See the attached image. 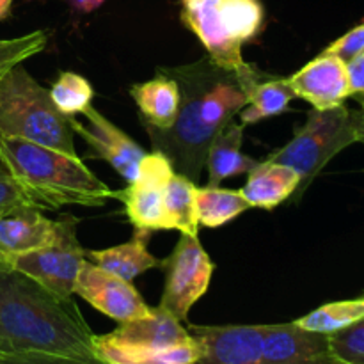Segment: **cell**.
Returning <instances> with one entry per match:
<instances>
[{
  "label": "cell",
  "instance_id": "4316f807",
  "mask_svg": "<svg viewBox=\"0 0 364 364\" xmlns=\"http://www.w3.org/2000/svg\"><path fill=\"white\" fill-rule=\"evenodd\" d=\"M92 96L95 92H92L91 84L84 77L71 71L60 73L50 89V98L53 105L68 117H75L91 107Z\"/></svg>",
  "mask_w": 364,
  "mask_h": 364
},
{
  "label": "cell",
  "instance_id": "9a60e30c",
  "mask_svg": "<svg viewBox=\"0 0 364 364\" xmlns=\"http://www.w3.org/2000/svg\"><path fill=\"white\" fill-rule=\"evenodd\" d=\"M92 348L102 364H194L203 355V343L196 336L173 347H128L103 334L92 338Z\"/></svg>",
  "mask_w": 364,
  "mask_h": 364
},
{
  "label": "cell",
  "instance_id": "d590c367",
  "mask_svg": "<svg viewBox=\"0 0 364 364\" xmlns=\"http://www.w3.org/2000/svg\"><path fill=\"white\" fill-rule=\"evenodd\" d=\"M9 269H13V258H11V256L4 251L2 245H0V270H9Z\"/></svg>",
  "mask_w": 364,
  "mask_h": 364
},
{
  "label": "cell",
  "instance_id": "7c38bea8",
  "mask_svg": "<svg viewBox=\"0 0 364 364\" xmlns=\"http://www.w3.org/2000/svg\"><path fill=\"white\" fill-rule=\"evenodd\" d=\"M262 364H340L329 347V336L291 323L262 326Z\"/></svg>",
  "mask_w": 364,
  "mask_h": 364
},
{
  "label": "cell",
  "instance_id": "ffe728a7",
  "mask_svg": "<svg viewBox=\"0 0 364 364\" xmlns=\"http://www.w3.org/2000/svg\"><path fill=\"white\" fill-rule=\"evenodd\" d=\"M242 141H244V127L231 119L213 139L206 151L205 167L208 169L206 187H220L226 178L247 174L258 166V160L242 153Z\"/></svg>",
  "mask_w": 364,
  "mask_h": 364
},
{
  "label": "cell",
  "instance_id": "603a6c76",
  "mask_svg": "<svg viewBox=\"0 0 364 364\" xmlns=\"http://www.w3.org/2000/svg\"><path fill=\"white\" fill-rule=\"evenodd\" d=\"M251 208L240 191L196 187V213L199 226L220 228Z\"/></svg>",
  "mask_w": 364,
  "mask_h": 364
},
{
  "label": "cell",
  "instance_id": "7a4b0ae2",
  "mask_svg": "<svg viewBox=\"0 0 364 364\" xmlns=\"http://www.w3.org/2000/svg\"><path fill=\"white\" fill-rule=\"evenodd\" d=\"M92 338L73 299H60L16 269L0 270V352H43L96 359Z\"/></svg>",
  "mask_w": 364,
  "mask_h": 364
},
{
  "label": "cell",
  "instance_id": "5b68a950",
  "mask_svg": "<svg viewBox=\"0 0 364 364\" xmlns=\"http://www.w3.org/2000/svg\"><path fill=\"white\" fill-rule=\"evenodd\" d=\"M358 142L352 110L340 105L329 110H309L306 123L288 144L267 156L269 162L284 164L301 176V185L291 201H299L323 167L340 151Z\"/></svg>",
  "mask_w": 364,
  "mask_h": 364
},
{
  "label": "cell",
  "instance_id": "d6986e66",
  "mask_svg": "<svg viewBox=\"0 0 364 364\" xmlns=\"http://www.w3.org/2000/svg\"><path fill=\"white\" fill-rule=\"evenodd\" d=\"M151 233L153 231L149 230L135 228L130 242H127V244L100 249V251H85V256L107 272L132 283L135 277L144 274L146 270L160 269V259H156L148 251Z\"/></svg>",
  "mask_w": 364,
  "mask_h": 364
},
{
  "label": "cell",
  "instance_id": "ba28073f",
  "mask_svg": "<svg viewBox=\"0 0 364 364\" xmlns=\"http://www.w3.org/2000/svg\"><path fill=\"white\" fill-rule=\"evenodd\" d=\"M174 173L176 171L169 159L153 149L142 159L135 180L124 191H116V199L123 201L124 213L134 228L149 231L169 230L164 199L167 183Z\"/></svg>",
  "mask_w": 364,
  "mask_h": 364
},
{
  "label": "cell",
  "instance_id": "8d00e7d4",
  "mask_svg": "<svg viewBox=\"0 0 364 364\" xmlns=\"http://www.w3.org/2000/svg\"><path fill=\"white\" fill-rule=\"evenodd\" d=\"M11 6H13V0H0V20H4L9 14Z\"/></svg>",
  "mask_w": 364,
  "mask_h": 364
},
{
  "label": "cell",
  "instance_id": "d4e9b609",
  "mask_svg": "<svg viewBox=\"0 0 364 364\" xmlns=\"http://www.w3.org/2000/svg\"><path fill=\"white\" fill-rule=\"evenodd\" d=\"M364 318V295L350 301L331 302L316 308L315 311L308 313L302 318L295 320V326L301 329L311 331V333L320 334H334L352 323L359 322Z\"/></svg>",
  "mask_w": 364,
  "mask_h": 364
},
{
  "label": "cell",
  "instance_id": "2e32d148",
  "mask_svg": "<svg viewBox=\"0 0 364 364\" xmlns=\"http://www.w3.org/2000/svg\"><path fill=\"white\" fill-rule=\"evenodd\" d=\"M55 233L57 220H50L34 206H18L0 213V245L11 258L50 244Z\"/></svg>",
  "mask_w": 364,
  "mask_h": 364
},
{
  "label": "cell",
  "instance_id": "8992f818",
  "mask_svg": "<svg viewBox=\"0 0 364 364\" xmlns=\"http://www.w3.org/2000/svg\"><path fill=\"white\" fill-rule=\"evenodd\" d=\"M73 215L57 219V233L50 244L13 258V269L32 277L60 299H73L75 284L85 262V251L77 238Z\"/></svg>",
  "mask_w": 364,
  "mask_h": 364
},
{
  "label": "cell",
  "instance_id": "5bb4252c",
  "mask_svg": "<svg viewBox=\"0 0 364 364\" xmlns=\"http://www.w3.org/2000/svg\"><path fill=\"white\" fill-rule=\"evenodd\" d=\"M181 20L194 32L208 52V57L228 70L249 66L242 57V46L224 31L219 16V0H181Z\"/></svg>",
  "mask_w": 364,
  "mask_h": 364
},
{
  "label": "cell",
  "instance_id": "484cf974",
  "mask_svg": "<svg viewBox=\"0 0 364 364\" xmlns=\"http://www.w3.org/2000/svg\"><path fill=\"white\" fill-rule=\"evenodd\" d=\"M219 16L226 34L240 46L255 39L263 27L259 0H219Z\"/></svg>",
  "mask_w": 364,
  "mask_h": 364
},
{
  "label": "cell",
  "instance_id": "4dcf8cb0",
  "mask_svg": "<svg viewBox=\"0 0 364 364\" xmlns=\"http://www.w3.org/2000/svg\"><path fill=\"white\" fill-rule=\"evenodd\" d=\"M18 206H38L28 199V196L21 191L20 185L16 183L9 171L0 166V213H6L9 210L18 208Z\"/></svg>",
  "mask_w": 364,
  "mask_h": 364
},
{
  "label": "cell",
  "instance_id": "ac0fdd59",
  "mask_svg": "<svg viewBox=\"0 0 364 364\" xmlns=\"http://www.w3.org/2000/svg\"><path fill=\"white\" fill-rule=\"evenodd\" d=\"M247 174V181L240 192L252 208L274 210L281 203L290 201L301 185L297 171L269 160L259 162Z\"/></svg>",
  "mask_w": 364,
  "mask_h": 364
},
{
  "label": "cell",
  "instance_id": "f1b7e54d",
  "mask_svg": "<svg viewBox=\"0 0 364 364\" xmlns=\"http://www.w3.org/2000/svg\"><path fill=\"white\" fill-rule=\"evenodd\" d=\"M329 347L340 364H364V318L329 334Z\"/></svg>",
  "mask_w": 364,
  "mask_h": 364
},
{
  "label": "cell",
  "instance_id": "30bf717a",
  "mask_svg": "<svg viewBox=\"0 0 364 364\" xmlns=\"http://www.w3.org/2000/svg\"><path fill=\"white\" fill-rule=\"evenodd\" d=\"M75 295L117 323L139 318L151 311L130 281L107 272L92 262H84L82 265L75 284Z\"/></svg>",
  "mask_w": 364,
  "mask_h": 364
},
{
  "label": "cell",
  "instance_id": "7402d4cb",
  "mask_svg": "<svg viewBox=\"0 0 364 364\" xmlns=\"http://www.w3.org/2000/svg\"><path fill=\"white\" fill-rule=\"evenodd\" d=\"M295 98L287 78L265 77L251 89L247 105L240 110V124H256L267 117L287 112L288 105Z\"/></svg>",
  "mask_w": 364,
  "mask_h": 364
},
{
  "label": "cell",
  "instance_id": "74e56055",
  "mask_svg": "<svg viewBox=\"0 0 364 364\" xmlns=\"http://www.w3.org/2000/svg\"><path fill=\"white\" fill-rule=\"evenodd\" d=\"M0 166H2V164H0Z\"/></svg>",
  "mask_w": 364,
  "mask_h": 364
},
{
  "label": "cell",
  "instance_id": "836d02e7",
  "mask_svg": "<svg viewBox=\"0 0 364 364\" xmlns=\"http://www.w3.org/2000/svg\"><path fill=\"white\" fill-rule=\"evenodd\" d=\"M68 2L80 13H91V11L98 9L105 0H68Z\"/></svg>",
  "mask_w": 364,
  "mask_h": 364
},
{
  "label": "cell",
  "instance_id": "f546056e",
  "mask_svg": "<svg viewBox=\"0 0 364 364\" xmlns=\"http://www.w3.org/2000/svg\"><path fill=\"white\" fill-rule=\"evenodd\" d=\"M323 52L340 57L343 63H350L354 57L364 52V20L359 25H355L354 28H350L347 34L331 43Z\"/></svg>",
  "mask_w": 364,
  "mask_h": 364
},
{
  "label": "cell",
  "instance_id": "9c48e42d",
  "mask_svg": "<svg viewBox=\"0 0 364 364\" xmlns=\"http://www.w3.org/2000/svg\"><path fill=\"white\" fill-rule=\"evenodd\" d=\"M82 116L84 123L70 117V124L75 134L82 135L89 146V159L105 160L128 183L134 181L146 155L144 149L116 124L110 123L95 107H87Z\"/></svg>",
  "mask_w": 364,
  "mask_h": 364
},
{
  "label": "cell",
  "instance_id": "83f0119b",
  "mask_svg": "<svg viewBox=\"0 0 364 364\" xmlns=\"http://www.w3.org/2000/svg\"><path fill=\"white\" fill-rule=\"evenodd\" d=\"M46 41H48V36L45 31H34L31 34L13 39H0V80L14 66L43 52Z\"/></svg>",
  "mask_w": 364,
  "mask_h": 364
},
{
  "label": "cell",
  "instance_id": "e575fe53",
  "mask_svg": "<svg viewBox=\"0 0 364 364\" xmlns=\"http://www.w3.org/2000/svg\"><path fill=\"white\" fill-rule=\"evenodd\" d=\"M352 123H354L355 139H358V142L364 144V107H361V110L352 112Z\"/></svg>",
  "mask_w": 364,
  "mask_h": 364
},
{
  "label": "cell",
  "instance_id": "e0dca14e",
  "mask_svg": "<svg viewBox=\"0 0 364 364\" xmlns=\"http://www.w3.org/2000/svg\"><path fill=\"white\" fill-rule=\"evenodd\" d=\"M105 338L128 347H173L188 341L192 334L166 309L151 308L148 315L119 323Z\"/></svg>",
  "mask_w": 364,
  "mask_h": 364
},
{
  "label": "cell",
  "instance_id": "52a82bcc",
  "mask_svg": "<svg viewBox=\"0 0 364 364\" xmlns=\"http://www.w3.org/2000/svg\"><path fill=\"white\" fill-rule=\"evenodd\" d=\"M160 269L166 274V283L159 308L187 322L192 306L208 290L215 265L198 237L181 233L173 252L160 262Z\"/></svg>",
  "mask_w": 364,
  "mask_h": 364
},
{
  "label": "cell",
  "instance_id": "8fae6325",
  "mask_svg": "<svg viewBox=\"0 0 364 364\" xmlns=\"http://www.w3.org/2000/svg\"><path fill=\"white\" fill-rule=\"evenodd\" d=\"M295 98H302L316 110H329L343 105L350 98V78L347 63L333 53L318 57L287 78Z\"/></svg>",
  "mask_w": 364,
  "mask_h": 364
},
{
  "label": "cell",
  "instance_id": "1f68e13d",
  "mask_svg": "<svg viewBox=\"0 0 364 364\" xmlns=\"http://www.w3.org/2000/svg\"><path fill=\"white\" fill-rule=\"evenodd\" d=\"M0 364H92L63 355L43 354V352H0Z\"/></svg>",
  "mask_w": 364,
  "mask_h": 364
},
{
  "label": "cell",
  "instance_id": "6da1fadb",
  "mask_svg": "<svg viewBox=\"0 0 364 364\" xmlns=\"http://www.w3.org/2000/svg\"><path fill=\"white\" fill-rule=\"evenodd\" d=\"M159 71L174 78L180 107L173 127L159 130L144 124L155 151L164 153L174 171L194 183L201 178L206 151L219 132L247 105L249 92L265 75L255 66L228 70L208 55L198 63Z\"/></svg>",
  "mask_w": 364,
  "mask_h": 364
},
{
  "label": "cell",
  "instance_id": "cb8c5ba5",
  "mask_svg": "<svg viewBox=\"0 0 364 364\" xmlns=\"http://www.w3.org/2000/svg\"><path fill=\"white\" fill-rule=\"evenodd\" d=\"M166 208L167 228L178 230L183 235L198 237L199 223L196 213V183L180 173L171 176L166 188Z\"/></svg>",
  "mask_w": 364,
  "mask_h": 364
},
{
  "label": "cell",
  "instance_id": "4fadbf2b",
  "mask_svg": "<svg viewBox=\"0 0 364 364\" xmlns=\"http://www.w3.org/2000/svg\"><path fill=\"white\" fill-rule=\"evenodd\" d=\"M188 333L203 343L194 364H262V326H191Z\"/></svg>",
  "mask_w": 364,
  "mask_h": 364
},
{
  "label": "cell",
  "instance_id": "d6a6232c",
  "mask_svg": "<svg viewBox=\"0 0 364 364\" xmlns=\"http://www.w3.org/2000/svg\"><path fill=\"white\" fill-rule=\"evenodd\" d=\"M348 78H350V98L364 107V52L347 63Z\"/></svg>",
  "mask_w": 364,
  "mask_h": 364
},
{
  "label": "cell",
  "instance_id": "3957f363",
  "mask_svg": "<svg viewBox=\"0 0 364 364\" xmlns=\"http://www.w3.org/2000/svg\"><path fill=\"white\" fill-rule=\"evenodd\" d=\"M0 164L39 210L103 206L109 199H116V191L91 173L80 156L23 139L0 137Z\"/></svg>",
  "mask_w": 364,
  "mask_h": 364
},
{
  "label": "cell",
  "instance_id": "44dd1931",
  "mask_svg": "<svg viewBox=\"0 0 364 364\" xmlns=\"http://www.w3.org/2000/svg\"><path fill=\"white\" fill-rule=\"evenodd\" d=\"M130 95L141 110L142 124L159 130L173 127L180 107V89L174 78L159 71L151 80L132 85Z\"/></svg>",
  "mask_w": 364,
  "mask_h": 364
},
{
  "label": "cell",
  "instance_id": "277c9868",
  "mask_svg": "<svg viewBox=\"0 0 364 364\" xmlns=\"http://www.w3.org/2000/svg\"><path fill=\"white\" fill-rule=\"evenodd\" d=\"M0 137L23 139L45 148L78 156L70 117L50 98L21 64L0 80Z\"/></svg>",
  "mask_w": 364,
  "mask_h": 364
}]
</instances>
